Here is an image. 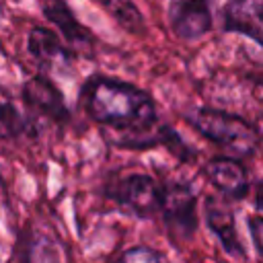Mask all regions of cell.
Returning a JSON list of instances; mask_svg holds the SVG:
<instances>
[{
  "instance_id": "obj_1",
  "label": "cell",
  "mask_w": 263,
  "mask_h": 263,
  "mask_svg": "<svg viewBox=\"0 0 263 263\" xmlns=\"http://www.w3.org/2000/svg\"><path fill=\"white\" fill-rule=\"evenodd\" d=\"M78 103L90 121L117 132L111 144L123 150H142L146 136L158 125L152 95L117 76H88L78 90Z\"/></svg>"
},
{
  "instance_id": "obj_2",
  "label": "cell",
  "mask_w": 263,
  "mask_h": 263,
  "mask_svg": "<svg viewBox=\"0 0 263 263\" xmlns=\"http://www.w3.org/2000/svg\"><path fill=\"white\" fill-rule=\"evenodd\" d=\"M181 117L201 138L226 150L230 156L249 160L257 154L259 148L257 127L236 113L216 107H193L183 111Z\"/></svg>"
},
{
  "instance_id": "obj_3",
  "label": "cell",
  "mask_w": 263,
  "mask_h": 263,
  "mask_svg": "<svg viewBox=\"0 0 263 263\" xmlns=\"http://www.w3.org/2000/svg\"><path fill=\"white\" fill-rule=\"evenodd\" d=\"M158 218L175 245L189 242L199 226L195 189L185 181H162Z\"/></svg>"
},
{
  "instance_id": "obj_4",
  "label": "cell",
  "mask_w": 263,
  "mask_h": 263,
  "mask_svg": "<svg viewBox=\"0 0 263 263\" xmlns=\"http://www.w3.org/2000/svg\"><path fill=\"white\" fill-rule=\"evenodd\" d=\"M105 197L121 212L138 220H152L158 216L162 183L148 173H129L115 177L105 185Z\"/></svg>"
},
{
  "instance_id": "obj_5",
  "label": "cell",
  "mask_w": 263,
  "mask_h": 263,
  "mask_svg": "<svg viewBox=\"0 0 263 263\" xmlns=\"http://www.w3.org/2000/svg\"><path fill=\"white\" fill-rule=\"evenodd\" d=\"M21 103L37 121L43 119L53 125H66L70 121L66 97L47 74H35L23 82Z\"/></svg>"
},
{
  "instance_id": "obj_6",
  "label": "cell",
  "mask_w": 263,
  "mask_h": 263,
  "mask_svg": "<svg viewBox=\"0 0 263 263\" xmlns=\"http://www.w3.org/2000/svg\"><path fill=\"white\" fill-rule=\"evenodd\" d=\"M27 51L43 74H70L74 70V51L51 27H33L27 33Z\"/></svg>"
},
{
  "instance_id": "obj_7",
  "label": "cell",
  "mask_w": 263,
  "mask_h": 263,
  "mask_svg": "<svg viewBox=\"0 0 263 263\" xmlns=\"http://www.w3.org/2000/svg\"><path fill=\"white\" fill-rule=\"evenodd\" d=\"M214 0H168V25L181 41H199L214 27Z\"/></svg>"
},
{
  "instance_id": "obj_8",
  "label": "cell",
  "mask_w": 263,
  "mask_h": 263,
  "mask_svg": "<svg viewBox=\"0 0 263 263\" xmlns=\"http://www.w3.org/2000/svg\"><path fill=\"white\" fill-rule=\"evenodd\" d=\"M203 175L216 193L228 201H242L251 193L249 168L236 156L220 154L210 158L203 164Z\"/></svg>"
},
{
  "instance_id": "obj_9",
  "label": "cell",
  "mask_w": 263,
  "mask_h": 263,
  "mask_svg": "<svg viewBox=\"0 0 263 263\" xmlns=\"http://www.w3.org/2000/svg\"><path fill=\"white\" fill-rule=\"evenodd\" d=\"M203 218L210 232L218 238L224 253L232 259H247V251L238 236L236 218L232 210V201L224 199L222 195H208L203 199Z\"/></svg>"
},
{
  "instance_id": "obj_10",
  "label": "cell",
  "mask_w": 263,
  "mask_h": 263,
  "mask_svg": "<svg viewBox=\"0 0 263 263\" xmlns=\"http://www.w3.org/2000/svg\"><path fill=\"white\" fill-rule=\"evenodd\" d=\"M70 257L68 245L41 226L21 230L12 249V259L18 261H64Z\"/></svg>"
},
{
  "instance_id": "obj_11",
  "label": "cell",
  "mask_w": 263,
  "mask_h": 263,
  "mask_svg": "<svg viewBox=\"0 0 263 263\" xmlns=\"http://www.w3.org/2000/svg\"><path fill=\"white\" fill-rule=\"evenodd\" d=\"M263 0H226L222 8V29L226 33H238L251 39L255 45H263Z\"/></svg>"
},
{
  "instance_id": "obj_12",
  "label": "cell",
  "mask_w": 263,
  "mask_h": 263,
  "mask_svg": "<svg viewBox=\"0 0 263 263\" xmlns=\"http://www.w3.org/2000/svg\"><path fill=\"white\" fill-rule=\"evenodd\" d=\"M43 16L53 25V29L60 33V37L72 47V49H90L95 43V37L90 29H86L70 8L66 0H49L41 8Z\"/></svg>"
},
{
  "instance_id": "obj_13",
  "label": "cell",
  "mask_w": 263,
  "mask_h": 263,
  "mask_svg": "<svg viewBox=\"0 0 263 263\" xmlns=\"http://www.w3.org/2000/svg\"><path fill=\"white\" fill-rule=\"evenodd\" d=\"M39 121L25 109H21L10 97H0V140L16 142L23 138H35Z\"/></svg>"
},
{
  "instance_id": "obj_14",
  "label": "cell",
  "mask_w": 263,
  "mask_h": 263,
  "mask_svg": "<svg viewBox=\"0 0 263 263\" xmlns=\"http://www.w3.org/2000/svg\"><path fill=\"white\" fill-rule=\"evenodd\" d=\"M95 2L101 4L127 33L142 35L146 31L144 14L134 0H95Z\"/></svg>"
},
{
  "instance_id": "obj_15",
  "label": "cell",
  "mask_w": 263,
  "mask_h": 263,
  "mask_svg": "<svg viewBox=\"0 0 263 263\" xmlns=\"http://www.w3.org/2000/svg\"><path fill=\"white\" fill-rule=\"evenodd\" d=\"M164 259H166V255L162 251L148 247V245L129 247L117 255V261H129V263H154V261H164Z\"/></svg>"
},
{
  "instance_id": "obj_16",
  "label": "cell",
  "mask_w": 263,
  "mask_h": 263,
  "mask_svg": "<svg viewBox=\"0 0 263 263\" xmlns=\"http://www.w3.org/2000/svg\"><path fill=\"white\" fill-rule=\"evenodd\" d=\"M247 226H249V234H251V240H253V249H255V255L261 259L263 255V222H261V212L255 210V214L251 218H247Z\"/></svg>"
}]
</instances>
